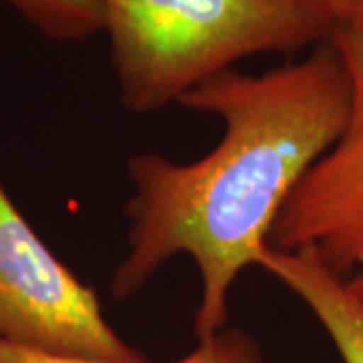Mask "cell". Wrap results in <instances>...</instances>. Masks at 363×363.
I'll use <instances>...</instances> for the list:
<instances>
[{"mask_svg": "<svg viewBox=\"0 0 363 363\" xmlns=\"http://www.w3.org/2000/svg\"><path fill=\"white\" fill-rule=\"evenodd\" d=\"M26 25L52 43H83L104 35V0H4Z\"/></svg>", "mask_w": 363, "mask_h": 363, "instance_id": "obj_6", "label": "cell"}, {"mask_svg": "<svg viewBox=\"0 0 363 363\" xmlns=\"http://www.w3.org/2000/svg\"><path fill=\"white\" fill-rule=\"evenodd\" d=\"M347 283H350L351 289L363 298V269L355 272V274H351L350 279H347Z\"/></svg>", "mask_w": 363, "mask_h": 363, "instance_id": "obj_9", "label": "cell"}, {"mask_svg": "<svg viewBox=\"0 0 363 363\" xmlns=\"http://www.w3.org/2000/svg\"><path fill=\"white\" fill-rule=\"evenodd\" d=\"M123 109L147 116L247 57L313 49L327 30L297 0H104Z\"/></svg>", "mask_w": 363, "mask_h": 363, "instance_id": "obj_2", "label": "cell"}, {"mask_svg": "<svg viewBox=\"0 0 363 363\" xmlns=\"http://www.w3.org/2000/svg\"><path fill=\"white\" fill-rule=\"evenodd\" d=\"M0 339L69 359H143L105 319L97 293L35 233L2 180Z\"/></svg>", "mask_w": 363, "mask_h": 363, "instance_id": "obj_3", "label": "cell"}, {"mask_svg": "<svg viewBox=\"0 0 363 363\" xmlns=\"http://www.w3.org/2000/svg\"><path fill=\"white\" fill-rule=\"evenodd\" d=\"M257 267L289 289L315 315L343 363H363V298L345 277L327 269L311 250L267 247Z\"/></svg>", "mask_w": 363, "mask_h": 363, "instance_id": "obj_5", "label": "cell"}, {"mask_svg": "<svg viewBox=\"0 0 363 363\" xmlns=\"http://www.w3.org/2000/svg\"><path fill=\"white\" fill-rule=\"evenodd\" d=\"M327 35L337 28L363 26V0H297Z\"/></svg>", "mask_w": 363, "mask_h": 363, "instance_id": "obj_8", "label": "cell"}, {"mask_svg": "<svg viewBox=\"0 0 363 363\" xmlns=\"http://www.w3.org/2000/svg\"><path fill=\"white\" fill-rule=\"evenodd\" d=\"M0 363H147L142 362H89L69 359L40 351L25 350L0 339ZM174 363H262V351L257 339L240 327H224L212 337L200 339L198 347Z\"/></svg>", "mask_w": 363, "mask_h": 363, "instance_id": "obj_7", "label": "cell"}, {"mask_svg": "<svg viewBox=\"0 0 363 363\" xmlns=\"http://www.w3.org/2000/svg\"><path fill=\"white\" fill-rule=\"evenodd\" d=\"M178 105L218 117L220 140L192 162L156 152L130 157L128 252L109 291L125 301L174 257H190L200 274V341L228 327L236 279L257 264L298 182L345 130L351 83L325 39L260 75L222 71Z\"/></svg>", "mask_w": 363, "mask_h": 363, "instance_id": "obj_1", "label": "cell"}, {"mask_svg": "<svg viewBox=\"0 0 363 363\" xmlns=\"http://www.w3.org/2000/svg\"><path fill=\"white\" fill-rule=\"evenodd\" d=\"M327 40L350 75V117L337 142L286 200L269 247L307 248L327 269L350 279L363 269V26L331 30Z\"/></svg>", "mask_w": 363, "mask_h": 363, "instance_id": "obj_4", "label": "cell"}]
</instances>
